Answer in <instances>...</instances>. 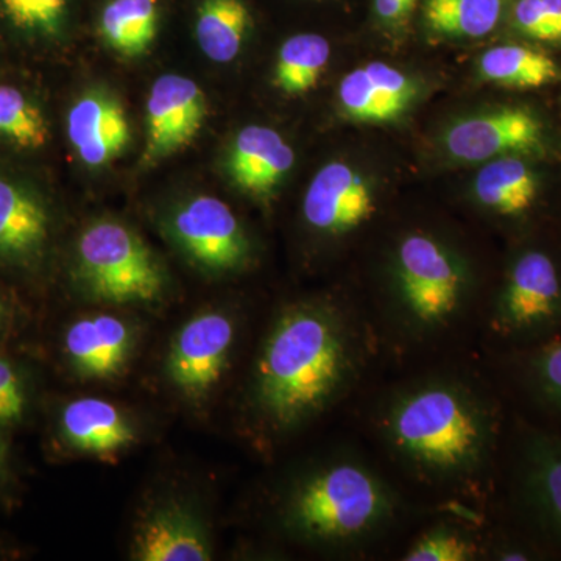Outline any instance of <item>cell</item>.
<instances>
[{
	"mask_svg": "<svg viewBox=\"0 0 561 561\" xmlns=\"http://www.w3.org/2000/svg\"><path fill=\"white\" fill-rule=\"evenodd\" d=\"M362 334L335 306H291L273 324L254 370L251 398L273 431L300 426L337 400L360 368Z\"/></svg>",
	"mask_w": 561,
	"mask_h": 561,
	"instance_id": "6da1fadb",
	"label": "cell"
},
{
	"mask_svg": "<svg viewBox=\"0 0 561 561\" xmlns=\"http://www.w3.org/2000/svg\"><path fill=\"white\" fill-rule=\"evenodd\" d=\"M383 431L391 449L421 474L456 481L489 467L500 420L481 394L463 383L435 379L394 397Z\"/></svg>",
	"mask_w": 561,
	"mask_h": 561,
	"instance_id": "7a4b0ae2",
	"label": "cell"
},
{
	"mask_svg": "<svg viewBox=\"0 0 561 561\" xmlns=\"http://www.w3.org/2000/svg\"><path fill=\"white\" fill-rule=\"evenodd\" d=\"M389 486L362 461L321 465L295 483L284 523L298 537L331 548H351L375 537L393 518Z\"/></svg>",
	"mask_w": 561,
	"mask_h": 561,
	"instance_id": "3957f363",
	"label": "cell"
},
{
	"mask_svg": "<svg viewBox=\"0 0 561 561\" xmlns=\"http://www.w3.org/2000/svg\"><path fill=\"white\" fill-rule=\"evenodd\" d=\"M489 319L505 351L529 348L561 335V247L556 236L540 231L519 239Z\"/></svg>",
	"mask_w": 561,
	"mask_h": 561,
	"instance_id": "277c9868",
	"label": "cell"
},
{
	"mask_svg": "<svg viewBox=\"0 0 561 561\" xmlns=\"http://www.w3.org/2000/svg\"><path fill=\"white\" fill-rule=\"evenodd\" d=\"M468 291L467 268L445 243L424 232L398 243L390 319L405 337L423 341L449 330L461 319Z\"/></svg>",
	"mask_w": 561,
	"mask_h": 561,
	"instance_id": "5b68a950",
	"label": "cell"
},
{
	"mask_svg": "<svg viewBox=\"0 0 561 561\" xmlns=\"http://www.w3.org/2000/svg\"><path fill=\"white\" fill-rule=\"evenodd\" d=\"M77 278L88 295L106 302L160 300L165 275L153 251L127 225L98 220L77 243Z\"/></svg>",
	"mask_w": 561,
	"mask_h": 561,
	"instance_id": "8992f818",
	"label": "cell"
},
{
	"mask_svg": "<svg viewBox=\"0 0 561 561\" xmlns=\"http://www.w3.org/2000/svg\"><path fill=\"white\" fill-rule=\"evenodd\" d=\"M513 519L561 557V434L516 419L511 453Z\"/></svg>",
	"mask_w": 561,
	"mask_h": 561,
	"instance_id": "52a82bcc",
	"label": "cell"
},
{
	"mask_svg": "<svg viewBox=\"0 0 561 561\" xmlns=\"http://www.w3.org/2000/svg\"><path fill=\"white\" fill-rule=\"evenodd\" d=\"M445 149L461 162H486L508 154L559 158L560 139L541 110L526 102L507 103L446 131Z\"/></svg>",
	"mask_w": 561,
	"mask_h": 561,
	"instance_id": "ba28073f",
	"label": "cell"
},
{
	"mask_svg": "<svg viewBox=\"0 0 561 561\" xmlns=\"http://www.w3.org/2000/svg\"><path fill=\"white\" fill-rule=\"evenodd\" d=\"M557 158L508 154L483 162L474 181L479 205L504 224L522 232V238L540 232L545 220L551 173L546 165Z\"/></svg>",
	"mask_w": 561,
	"mask_h": 561,
	"instance_id": "9c48e42d",
	"label": "cell"
},
{
	"mask_svg": "<svg viewBox=\"0 0 561 561\" xmlns=\"http://www.w3.org/2000/svg\"><path fill=\"white\" fill-rule=\"evenodd\" d=\"M173 239L198 267L236 272L249 262L250 242L227 203L198 195L180 206L169 224Z\"/></svg>",
	"mask_w": 561,
	"mask_h": 561,
	"instance_id": "30bf717a",
	"label": "cell"
},
{
	"mask_svg": "<svg viewBox=\"0 0 561 561\" xmlns=\"http://www.w3.org/2000/svg\"><path fill=\"white\" fill-rule=\"evenodd\" d=\"M236 339L234 320L209 311L187 321L173 339L168 375L173 386L192 400H201L219 383Z\"/></svg>",
	"mask_w": 561,
	"mask_h": 561,
	"instance_id": "8fae6325",
	"label": "cell"
},
{
	"mask_svg": "<svg viewBox=\"0 0 561 561\" xmlns=\"http://www.w3.org/2000/svg\"><path fill=\"white\" fill-rule=\"evenodd\" d=\"M206 98L194 80L179 73L161 76L151 87L146 106V165L184 149L201 133Z\"/></svg>",
	"mask_w": 561,
	"mask_h": 561,
	"instance_id": "7c38bea8",
	"label": "cell"
},
{
	"mask_svg": "<svg viewBox=\"0 0 561 561\" xmlns=\"http://www.w3.org/2000/svg\"><path fill=\"white\" fill-rule=\"evenodd\" d=\"M375 195L368 181L346 162L323 165L302 201V217L319 234L341 238L371 219Z\"/></svg>",
	"mask_w": 561,
	"mask_h": 561,
	"instance_id": "4fadbf2b",
	"label": "cell"
},
{
	"mask_svg": "<svg viewBox=\"0 0 561 561\" xmlns=\"http://www.w3.org/2000/svg\"><path fill=\"white\" fill-rule=\"evenodd\" d=\"M68 138L77 157L90 168H103L121 157L130 144V124L116 95L91 90L70 106Z\"/></svg>",
	"mask_w": 561,
	"mask_h": 561,
	"instance_id": "5bb4252c",
	"label": "cell"
},
{
	"mask_svg": "<svg viewBox=\"0 0 561 561\" xmlns=\"http://www.w3.org/2000/svg\"><path fill=\"white\" fill-rule=\"evenodd\" d=\"M50 231V213L38 192L0 175V262L32 267L43 257Z\"/></svg>",
	"mask_w": 561,
	"mask_h": 561,
	"instance_id": "9a60e30c",
	"label": "cell"
},
{
	"mask_svg": "<svg viewBox=\"0 0 561 561\" xmlns=\"http://www.w3.org/2000/svg\"><path fill=\"white\" fill-rule=\"evenodd\" d=\"M415 95V81L381 61L351 70L339 87L343 113L351 119L371 124L398 119Z\"/></svg>",
	"mask_w": 561,
	"mask_h": 561,
	"instance_id": "2e32d148",
	"label": "cell"
},
{
	"mask_svg": "<svg viewBox=\"0 0 561 561\" xmlns=\"http://www.w3.org/2000/svg\"><path fill=\"white\" fill-rule=\"evenodd\" d=\"M295 151L283 136L264 125H249L232 140L227 172L245 194L265 197L294 168Z\"/></svg>",
	"mask_w": 561,
	"mask_h": 561,
	"instance_id": "e0dca14e",
	"label": "cell"
},
{
	"mask_svg": "<svg viewBox=\"0 0 561 561\" xmlns=\"http://www.w3.org/2000/svg\"><path fill=\"white\" fill-rule=\"evenodd\" d=\"M131 556L138 561H208L210 551L194 513L171 502L153 508L139 523Z\"/></svg>",
	"mask_w": 561,
	"mask_h": 561,
	"instance_id": "ac0fdd59",
	"label": "cell"
},
{
	"mask_svg": "<svg viewBox=\"0 0 561 561\" xmlns=\"http://www.w3.org/2000/svg\"><path fill=\"white\" fill-rule=\"evenodd\" d=\"M131 346L130 327L110 313L77 320L65 335L66 356L84 378L116 376L127 364Z\"/></svg>",
	"mask_w": 561,
	"mask_h": 561,
	"instance_id": "d6986e66",
	"label": "cell"
},
{
	"mask_svg": "<svg viewBox=\"0 0 561 561\" xmlns=\"http://www.w3.org/2000/svg\"><path fill=\"white\" fill-rule=\"evenodd\" d=\"M61 434L79 451L111 456L136 440L130 421L108 401L80 398L61 412Z\"/></svg>",
	"mask_w": 561,
	"mask_h": 561,
	"instance_id": "ffe728a7",
	"label": "cell"
},
{
	"mask_svg": "<svg viewBox=\"0 0 561 561\" xmlns=\"http://www.w3.org/2000/svg\"><path fill=\"white\" fill-rule=\"evenodd\" d=\"M479 72L490 83L516 92L540 91L561 83V62L551 50L522 39L483 51Z\"/></svg>",
	"mask_w": 561,
	"mask_h": 561,
	"instance_id": "44dd1931",
	"label": "cell"
},
{
	"mask_svg": "<svg viewBox=\"0 0 561 561\" xmlns=\"http://www.w3.org/2000/svg\"><path fill=\"white\" fill-rule=\"evenodd\" d=\"M507 368L523 397L561 430V335L529 346L505 351Z\"/></svg>",
	"mask_w": 561,
	"mask_h": 561,
	"instance_id": "7402d4cb",
	"label": "cell"
},
{
	"mask_svg": "<svg viewBox=\"0 0 561 561\" xmlns=\"http://www.w3.org/2000/svg\"><path fill=\"white\" fill-rule=\"evenodd\" d=\"M251 24L243 0H203L195 35L203 54L214 62H230L241 54Z\"/></svg>",
	"mask_w": 561,
	"mask_h": 561,
	"instance_id": "603a6c76",
	"label": "cell"
},
{
	"mask_svg": "<svg viewBox=\"0 0 561 561\" xmlns=\"http://www.w3.org/2000/svg\"><path fill=\"white\" fill-rule=\"evenodd\" d=\"M157 32V0H111L102 11L103 39L124 57L147 54Z\"/></svg>",
	"mask_w": 561,
	"mask_h": 561,
	"instance_id": "cb8c5ba5",
	"label": "cell"
},
{
	"mask_svg": "<svg viewBox=\"0 0 561 561\" xmlns=\"http://www.w3.org/2000/svg\"><path fill=\"white\" fill-rule=\"evenodd\" d=\"M511 0H427L431 31L456 38H483L507 21Z\"/></svg>",
	"mask_w": 561,
	"mask_h": 561,
	"instance_id": "d4e9b609",
	"label": "cell"
},
{
	"mask_svg": "<svg viewBox=\"0 0 561 561\" xmlns=\"http://www.w3.org/2000/svg\"><path fill=\"white\" fill-rule=\"evenodd\" d=\"M331 58L327 38L301 33L284 41L275 66V84L284 94L301 95L312 91Z\"/></svg>",
	"mask_w": 561,
	"mask_h": 561,
	"instance_id": "484cf974",
	"label": "cell"
},
{
	"mask_svg": "<svg viewBox=\"0 0 561 561\" xmlns=\"http://www.w3.org/2000/svg\"><path fill=\"white\" fill-rule=\"evenodd\" d=\"M0 139L21 150H39L49 142L46 114L11 84H0Z\"/></svg>",
	"mask_w": 561,
	"mask_h": 561,
	"instance_id": "4316f807",
	"label": "cell"
},
{
	"mask_svg": "<svg viewBox=\"0 0 561 561\" xmlns=\"http://www.w3.org/2000/svg\"><path fill=\"white\" fill-rule=\"evenodd\" d=\"M507 22L516 38L561 49V0H511Z\"/></svg>",
	"mask_w": 561,
	"mask_h": 561,
	"instance_id": "83f0119b",
	"label": "cell"
},
{
	"mask_svg": "<svg viewBox=\"0 0 561 561\" xmlns=\"http://www.w3.org/2000/svg\"><path fill=\"white\" fill-rule=\"evenodd\" d=\"M10 27L33 39H58L68 18V0H0Z\"/></svg>",
	"mask_w": 561,
	"mask_h": 561,
	"instance_id": "f1b7e54d",
	"label": "cell"
},
{
	"mask_svg": "<svg viewBox=\"0 0 561 561\" xmlns=\"http://www.w3.org/2000/svg\"><path fill=\"white\" fill-rule=\"evenodd\" d=\"M478 549L467 534L453 527H435L419 538L408 552V561H468L474 560Z\"/></svg>",
	"mask_w": 561,
	"mask_h": 561,
	"instance_id": "f546056e",
	"label": "cell"
},
{
	"mask_svg": "<svg viewBox=\"0 0 561 561\" xmlns=\"http://www.w3.org/2000/svg\"><path fill=\"white\" fill-rule=\"evenodd\" d=\"M27 411V389L20 368L0 357V427L13 426Z\"/></svg>",
	"mask_w": 561,
	"mask_h": 561,
	"instance_id": "4dcf8cb0",
	"label": "cell"
},
{
	"mask_svg": "<svg viewBox=\"0 0 561 561\" xmlns=\"http://www.w3.org/2000/svg\"><path fill=\"white\" fill-rule=\"evenodd\" d=\"M419 0H376L379 18L387 22L404 20Z\"/></svg>",
	"mask_w": 561,
	"mask_h": 561,
	"instance_id": "1f68e13d",
	"label": "cell"
},
{
	"mask_svg": "<svg viewBox=\"0 0 561 561\" xmlns=\"http://www.w3.org/2000/svg\"><path fill=\"white\" fill-rule=\"evenodd\" d=\"M7 316H9V311H7L5 301H3L2 295H0V328L5 323Z\"/></svg>",
	"mask_w": 561,
	"mask_h": 561,
	"instance_id": "d6a6232c",
	"label": "cell"
},
{
	"mask_svg": "<svg viewBox=\"0 0 561 561\" xmlns=\"http://www.w3.org/2000/svg\"><path fill=\"white\" fill-rule=\"evenodd\" d=\"M557 241H559L561 247V214L559 216V227H557V234H556Z\"/></svg>",
	"mask_w": 561,
	"mask_h": 561,
	"instance_id": "836d02e7",
	"label": "cell"
},
{
	"mask_svg": "<svg viewBox=\"0 0 561 561\" xmlns=\"http://www.w3.org/2000/svg\"><path fill=\"white\" fill-rule=\"evenodd\" d=\"M0 474H2V457H0Z\"/></svg>",
	"mask_w": 561,
	"mask_h": 561,
	"instance_id": "e575fe53",
	"label": "cell"
}]
</instances>
